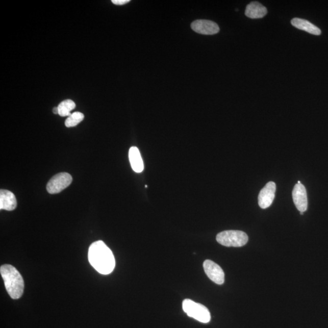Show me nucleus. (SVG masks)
Returning <instances> with one entry per match:
<instances>
[{
  "label": "nucleus",
  "mask_w": 328,
  "mask_h": 328,
  "mask_svg": "<svg viewBox=\"0 0 328 328\" xmlns=\"http://www.w3.org/2000/svg\"><path fill=\"white\" fill-rule=\"evenodd\" d=\"M75 104L71 100H65L59 105V114L60 116L65 117L71 115V111L74 109Z\"/></svg>",
  "instance_id": "nucleus-14"
},
{
  "label": "nucleus",
  "mask_w": 328,
  "mask_h": 328,
  "mask_svg": "<svg viewBox=\"0 0 328 328\" xmlns=\"http://www.w3.org/2000/svg\"><path fill=\"white\" fill-rule=\"evenodd\" d=\"M191 28L196 33L203 35H214L219 33L218 25L212 21L197 20L191 24Z\"/></svg>",
  "instance_id": "nucleus-9"
},
{
  "label": "nucleus",
  "mask_w": 328,
  "mask_h": 328,
  "mask_svg": "<svg viewBox=\"0 0 328 328\" xmlns=\"http://www.w3.org/2000/svg\"><path fill=\"white\" fill-rule=\"evenodd\" d=\"M88 259L91 266L101 274H110L115 267V259L112 251L103 241H95L91 245Z\"/></svg>",
  "instance_id": "nucleus-1"
},
{
  "label": "nucleus",
  "mask_w": 328,
  "mask_h": 328,
  "mask_svg": "<svg viewBox=\"0 0 328 328\" xmlns=\"http://www.w3.org/2000/svg\"><path fill=\"white\" fill-rule=\"evenodd\" d=\"M292 198L294 205L300 212L307 211L308 209V197L307 190L302 184H297L292 191Z\"/></svg>",
  "instance_id": "nucleus-8"
},
{
  "label": "nucleus",
  "mask_w": 328,
  "mask_h": 328,
  "mask_svg": "<svg viewBox=\"0 0 328 328\" xmlns=\"http://www.w3.org/2000/svg\"><path fill=\"white\" fill-rule=\"evenodd\" d=\"M0 273L11 297L13 299L20 298L23 294L24 286L23 277L20 273L14 266L9 264L2 266Z\"/></svg>",
  "instance_id": "nucleus-2"
},
{
  "label": "nucleus",
  "mask_w": 328,
  "mask_h": 328,
  "mask_svg": "<svg viewBox=\"0 0 328 328\" xmlns=\"http://www.w3.org/2000/svg\"><path fill=\"white\" fill-rule=\"evenodd\" d=\"M53 113L55 114H59L58 107H54L53 108Z\"/></svg>",
  "instance_id": "nucleus-17"
},
{
  "label": "nucleus",
  "mask_w": 328,
  "mask_h": 328,
  "mask_svg": "<svg viewBox=\"0 0 328 328\" xmlns=\"http://www.w3.org/2000/svg\"><path fill=\"white\" fill-rule=\"evenodd\" d=\"M300 215H304V212H300Z\"/></svg>",
  "instance_id": "nucleus-18"
},
{
  "label": "nucleus",
  "mask_w": 328,
  "mask_h": 328,
  "mask_svg": "<svg viewBox=\"0 0 328 328\" xmlns=\"http://www.w3.org/2000/svg\"><path fill=\"white\" fill-rule=\"evenodd\" d=\"M267 14L266 7L257 2H251L247 6L245 15L250 18H262Z\"/></svg>",
  "instance_id": "nucleus-11"
},
{
  "label": "nucleus",
  "mask_w": 328,
  "mask_h": 328,
  "mask_svg": "<svg viewBox=\"0 0 328 328\" xmlns=\"http://www.w3.org/2000/svg\"><path fill=\"white\" fill-rule=\"evenodd\" d=\"M84 119V114L80 112H75L71 114L65 120V126L68 128L77 126Z\"/></svg>",
  "instance_id": "nucleus-15"
},
{
  "label": "nucleus",
  "mask_w": 328,
  "mask_h": 328,
  "mask_svg": "<svg viewBox=\"0 0 328 328\" xmlns=\"http://www.w3.org/2000/svg\"><path fill=\"white\" fill-rule=\"evenodd\" d=\"M297 184H301V183L300 181H298V183H297Z\"/></svg>",
  "instance_id": "nucleus-19"
},
{
  "label": "nucleus",
  "mask_w": 328,
  "mask_h": 328,
  "mask_svg": "<svg viewBox=\"0 0 328 328\" xmlns=\"http://www.w3.org/2000/svg\"><path fill=\"white\" fill-rule=\"evenodd\" d=\"M129 159L133 171L136 173H141L144 170V162L139 149L136 146H132L129 150Z\"/></svg>",
  "instance_id": "nucleus-12"
},
{
  "label": "nucleus",
  "mask_w": 328,
  "mask_h": 328,
  "mask_svg": "<svg viewBox=\"0 0 328 328\" xmlns=\"http://www.w3.org/2000/svg\"><path fill=\"white\" fill-rule=\"evenodd\" d=\"M204 269L209 278L217 285H222L224 283V273L223 270L218 264L207 260L203 263Z\"/></svg>",
  "instance_id": "nucleus-6"
},
{
  "label": "nucleus",
  "mask_w": 328,
  "mask_h": 328,
  "mask_svg": "<svg viewBox=\"0 0 328 328\" xmlns=\"http://www.w3.org/2000/svg\"><path fill=\"white\" fill-rule=\"evenodd\" d=\"M291 24L296 28L299 30L307 32V33L315 35V36H320L321 34V30L319 28L315 26L311 22L304 19L295 18L292 19Z\"/></svg>",
  "instance_id": "nucleus-13"
},
{
  "label": "nucleus",
  "mask_w": 328,
  "mask_h": 328,
  "mask_svg": "<svg viewBox=\"0 0 328 328\" xmlns=\"http://www.w3.org/2000/svg\"><path fill=\"white\" fill-rule=\"evenodd\" d=\"M183 309L188 316L204 323H208L211 319V315L208 308L195 301L186 299L183 302Z\"/></svg>",
  "instance_id": "nucleus-4"
},
{
  "label": "nucleus",
  "mask_w": 328,
  "mask_h": 328,
  "mask_svg": "<svg viewBox=\"0 0 328 328\" xmlns=\"http://www.w3.org/2000/svg\"><path fill=\"white\" fill-rule=\"evenodd\" d=\"M71 175L68 173H60L54 176L47 184L46 189L50 194L62 192L71 184Z\"/></svg>",
  "instance_id": "nucleus-5"
},
{
  "label": "nucleus",
  "mask_w": 328,
  "mask_h": 328,
  "mask_svg": "<svg viewBox=\"0 0 328 328\" xmlns=\"http://www.w3.org/2000/svg\"><path fill=\"white\" fill-rule=\"evenodd\" d=\"M130 2V0H112L113 4L119 6L125 5Z\"/></svg>",
  "instance_id": "nucleus-16"
},
{
  "label": "nucleus",
  "mask_w": 328,
  "mask_h": 328,
  "mask_svg": "<svg viewBox=\"0 0 328 328\" xmlns=\"http://www.w3.org/2000/svg\"><path fill=\"white\" fill-rule=\"evenodd\" d=\"M248 240L247 235L240 231H225L216 236L218 243L226 247H242L247 244Z\"/></svg>",
  "instance_id": "nucleus-3"
},
{
  "label": "nucleus",
  "mask_w": 328,
  "mask_h": 328,
  "mask_svg": "<svg viewBox=\"0 0 328 328\" xmlns=\"http://www.w3.org/2000/svg\"><path fill=\"white\" fill-rule=\"evenodd\" d=\"M17 206V199L13 193L8 190H0V209L12 211Z\"/></svg>",
  "instance_id": "nucleus-10"
},
{
  "label": "nucleus",
  "mask_w": 328,
  "mask_h": 328,
  "mask_svg": "<svg viewBox=\"0 0 328 328\" xmlns=\"http://www.w3.org/2000/svg\"><path fill=\"white\" fill-rule=\"evenodd\" d=\"M276 192V184L273 182L267 183L259 195V205L261 208L265 209L271 206L274 199Z\"/></svg>",
  "instance_id": "nucleus-7"
}]
</instances>
